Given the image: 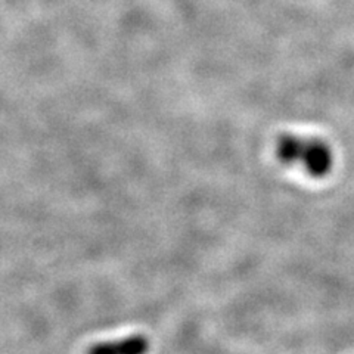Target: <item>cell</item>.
<instances>
[{
	"instance_id": "obj_1",
	"label": "cell",
	"mask_w": 354,
	"mask_h": 354,
	"mask_svg": "<svg viewBox=\"0 0 354 354\" xmlns=\"http://www.w3.org/2000/svg\"><path fill=\"white\" fill-rule=\"evenodd\" d=\"M276 157L283 164L301 162L312 177H325L334 165V153L322 139L303 138L297 135L279 136L276 143Z\"/></svg>"
},
{
	"instance_id": "obj_2",
	"label": "cell",
	"mask_w": 354,
	"mask_h": 354,
	"mask_svg": "<svg viewBox=\"0 0 354 354\" xmlns=\"http://www.w3.org/2000/svg\"><path fill=\"white\" fill-rule=\"evenodd\" d=\"M149 341L143 335H133L117 341L101 342L88 348L87 354H147Z\"/></svg>"
}]
</instances>
